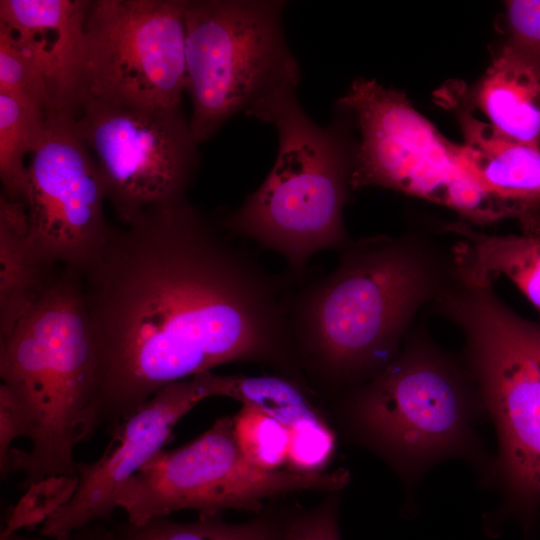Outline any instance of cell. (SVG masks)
I'll return each mask as SVG.
<instances>
[{"label":"cell","mask_w":540,"mask_h":540,"mask_svg":"<svg viewBox=\"0 0 540 540\" xmlns=\"http://www.w3.org/2000/svg\"><path fill=\"white\" fill-rule=\"evenodd\" d=\"M186 197L112 227L81 273L98 357L79 441L111 432L168 384L233 362L300 378L284 277Z\"/></svg>","instance_id":"6da1fadb"},{"label":"cell","mask_w":540,"mask_h":540,"mask_svg":"<svg viewBox=\"0 0 540 540\" xmlns=\"http://www.w3.org/2000/svg\"><path fill=\"white\" fill-rule=\"evenodd\" d=\"M439 234L411 228L352 240L328 275L292 292L288 323L301 372L347 390L382 371L418 314L459 276L458 241L444 244Z\"/></svg>","instance_id":"7a4b0ae2"},{"label":"cell","mask_w":540,"mask_h":540,"mask_svg":"<svg viewBox=\"0 0 540 540\" xmlns=\"http://www.w3.org/2000/svg\"><path fill=\"white\" fill-rule=\"evenodd\" d=\"M429 309L463 335L461 357L496 429L493 472L506 511L529 526L540 508V323L510 308L492 278L468 270Z\"/></svg>","instance_id":"3957f363"},{"label":"cell","mask_w":540,"mask_h":540,"mask_svg":"<svg viewBox=\"0 0 540 540\" xmlns=\"http://www.w3.org/2000/svg\"><path fill=\"white\" fill-rule=\"evenodd\" d=\"M277 129L275 163L259 188L219 221L231 235L280 254L291 275L303 277L316 253L347 247L343 209L350 197L355 148L337 119L317 125L296 89L281 92L256 114Z\"/></svg>","instance_id":"277c9868"},{"label":"cell","mask_w":540,"mask_h":540,"mask_svg":"<svg viewBox=\"0 0 540 540\" xmlns=\"http://www.w3.org/2000/svg\"><path fill=\"white\" fill-rule=\"evenodd\" d=\"M344 404L356 436L408 481L443 459L478 456L474 424L485 412L478 389L423 318L382 371L345 390Z\"/></svg>","instance_id":"5b68a950"},{"label":"cell","mask_w":540,"mask_h":540,"mask_svg":"<svg viewBox=\"0 0 540 540\" xmlns=\"http://www.w3.org/2000/svg\"><path fill=\"white\" fill-rule=\"evenodd\" d=\"M276 0H185L186 91L195 140H208L236 113L255 114L296 89L300 67Z\"/></svg>","instance_id":"8992f818"},{"label":"cell","mask_w":540,"mask_h":540,"mask_svg":"<svg viewBox=\"0 0 540 540\" xmlns=\"http://www.w3.org/2000/svg\"><path fill=\"white\" fill-rule=\"evenodd\" d=\"M360 132L351 189L381 187L446 206L471 225L509 218L471 173L462 146L446 139L406 95L358 78L338 100Z\"/></svg>","instance_id":"52a82bcc"},{"label":"cell","mask_w":540,"mask_h":540,"mask_svg":"<svg viewBox=\"0 0 540 540\" xmlns=\"http://www.w3.org/2000/svg\"><path fill=\"white\" fill-rule=\"evenodd\" d=\"M349 480L347 471L301 474L264 470L242 454L233 417L222 416L190 443L156 453L115 496L127 522L140 526L173 512L194 510L214 517L227 509L260 511L273 496L314 490L334 492Z\"/></svg>","instance_id":"ba28073f"},{"label":"cell","mask_w":540,"mask_h":540,"mask_svg":"<svg viewBox=\"0 0 540 540\" xmlns=\"http://www.w3.org/2000/svg\"><path fill=\"white\" fill-rule=\"evenodd\" d=\"M184 4L89 1L80 102L90 97L133 109H180L186 90Z\"/></svg>","instance_id":"9c48e42d"},{"label":"cell","mask_w":540,"mask_h":540,"mask_svg":"<svg viewBox=\"0 0 540 540\" xmlns=\"http://www.w3.org/2000/svg\"><path fill=\"white\" fill-rule=\"evenodd\" d=\"M74 122L124 225L146 209L186 197L199 143L181 108L141 110L85 97Z\"/></svg>","instance_id":"30bf717a"},{"label":"cell","mask_w":540,"mask_h":540,"mask_svg":"<svg viewBox=\"0 0 540 540\" xmlns=\"http://www.w3.org/2000/svg\"><path fill=\"white\" fill-rule=\"evenodd\" d=\"M43 340L47 400L30 450L12 448L10 473L27 487L51 477H75L73 449L97 385L98 357L81 274L62 266L31 306Z\"/></svg>","instance_id":"8fae6325"},{"label":"cell","mask_w":540,"mask_h":540,"mask_svg":"<svg viewBox=\"0 0 540 540\" xmlns=\"http://www.w3.org/2000/svg\"><path fill=\"white\" fill-rule=\"evenodd\" d=\"M106 187L75 127L74 114L51 111L27 165L30 243L44 265L80 274L106 245L112 227L104 216Z\"/></svg>","instance_id":"7c38bea8"},{"label":"cell","mask_w":540,"mask_h":540,"mask_svg":"<svg viewBox=\"0 0 540 540\" xmlns=\"http://www.w3.org/2000/svg\"><path fill=\"white\" fill-rule=\"evenodd\" d=\"M224 395L225 376L212 371L160 389L110 432L112 440L98 460L78 463L72 496L47 517L39 536L65 540L86 526L110 520L119 488L162 450L176 423L199 402Z\"/></svg>","instance_id":"4fadbf2b"},{"label":"cell","mask_w":540,"mask_h":540,"mask_svg":"<svg viewBox=\"0 0 540 540\" xmlns=\"http://www.w3.org/2000/svg\"><path fill=\"white\" fill-rule=\"evenodd\" d=\"M88 4L83 0H0V23L44 74L50 112L74 113L79 106Z\"/></svg>","instance_id":"5bb4252c"},{"label":"cell","mask_w":540,"mask_h":540,"mask_svg":"<svg viewBox=\"0 0 540 540\" xmlns=\"http://www.w3.org/2000/svg\"><path fill=\"white\" fill-rule=\"evenodd\" d=\"M440 98L456 108L463 155L475 179L519 223L521 234L540 238V147L509 140L477 119L462 89H446Z\"/></svg>","instance_id":"9a60e30c"},{"label":"cell","mask_w":540,"mask_h":540,"mask_svg":"<svg viewBox=\"0 0 540 540\" xmlns=\"http://www.w3.org/2000/svg\"><path fill=\"white\" fill-rule=\"evenodd\" d=\"M475 101L498 134L540 147V75L508 46L480 79Z\"/></svg>","instance_id":"2e32d148"},{"label":"cell","mask_w":540,"mask_h":540,"mask_svg":"<svg viewBox=\"0 0 540 540\" xmlns=\"http://www.w3.org/2000/svg\"><path fill=\"white\" fill-rule=\"evenodd\" d=\"M54 271L33 253L26 205L1 194L0 338L29 310Z\"/></svg>","instance_id":"e0dca14e"},{"label":"cell","mask_w":540,"mask_h":540,"mask_svg":"<svg viewBox=\"0 0 540 540\" xmlns=\"http://www.w3.org/2000/svg\"><path fill=\"white\" fill-rule=\"evenodd\" d=\"M439 230L458 237L468 267L492 279L507 277L540 314V238L489 234L463 220L443 222Z\"/></svg>","instance_id":"ac0fdd59"},{"label":"cell","mask_w":540,"mask_h":540,"mask_svg":"<svg viewBox=\"0 0 540 540\" xmlns=\"http://www.w3.org/2000/svg\"><path fill=\"white\" fill-rule=\"evenodd\" d=\"M46 114L23 101L0 92V179L8 199L26 205L25 157L38 144Z\"/></svg>","instance_id":"d6986e66"},{"label":"cell","mask_w":540,"mask_h":540,"mask_svg":"<svg viewBox=\"0 0 540 540\" xmlns=\"http://www.w3.org/2000/svg\"><path fill=\"white\" fill-rule=\"evenodd\" d=\"M112 532L114 540H283L284 527L265 516L242 523H228L219 516L189 523L157 517L140 526L126 522Z\"/></svg>","instance_id":"ffe728a7"},{"label":"cell","mask_w":540,"mask_h":540,"mask_svg":"<svg viewBox=\"0 0 540 540\" xmlns=\"http://www.w3.org/2000/svg\"><path fill=\"white\" fill-rule=\"evenodd\" d=\"M228 397L260 408L281 423L288 435L321 419L299 383L288 377L230 375Z\"/></svg>","instance_id":"44dd1931"},{"label":"cell","mask_w":540,"mask_h":540,"mask_svg":"<svg viewBox=\"0 0 540 540\" xmlns=\"http://www.w3.org/2000/svg\"><path fill=\"white\" fill-rule=\"evenodd\" d=\"M234 436L245 458L264 470L286 465L288 430L260 408L242 403L233 417Z\"/></svg>","instance_id":"7402d4cb"},{"label":"cell","mask_w":540,"mask_h":540,"mask_svg":"<svg viewBox=\"0 0 540 540\" xmlns=\"http://www.w3.org/2000/svg\"><path fill=\"white\" fill-rule=\"evenodd\" d=\"M0 92L43 111L51 110V98L37 61L0 23Z\"/></svg>","instance_id":"603a6c76"},{"label":"cell","mask_w":540,"mask_h":540,"mask_svg":"<svg viewBox=\"0 0 540 540\" xmlns=\"http://www.w3.org/2000/svg\"><path fill=\"white\" fill-rule=\"evenodd\" d=\"M335 449V437L329 426L317 420L289 434L287 470L301 474L324 472Z\"/></svg>","instance_id":"cb8c5ba5"},{"label":"cell","mask_w":540,"mask_h":540,"mask_svg":"<svg viewBox=\"0 0 540 540\" xmlns=\"http://www.w3.org/2000/svg\"><path fill=\"white\" fill-rule=\"evenodd\" d=\"M506 8L510 32L506 46L540 75V0L507 1Z\"/></svg>","instance_id":"d4e9b609"},{"label":"cell","mask_w":540,"mask_h":540,"mask_svg":"<svg viewBox=\"0 0 540 540\" xmlns=\"http://www.w3.org/2000/svg\"><path fill=\"white\" fill-rule=\"evenodd\" d=\"M283 540H340L335 499L288 521Z\"/></svg>","instance_id":"484cf974"},{"label":"cell","mask_w":540,"mask_h":540,"mask_svg":"<svg viewBox=\"0 0 540 540\" xmlns=\"http://www.w3.org/2000/svg\"><path fill=\"white\" fill-rule=\"evenodd\" d=\"M31 423L16 397L3 384L0 386V472L3 479L10 475L9 454L12 442L20 436L30 438Z\"/></svg>","instance_id":"4316f807"},{"label":"cell","mask_w":540,"mask_h":540,"mask_svg":"<svg viewBox=\"0 0 540 540\" xmlns=\"http://www.w3.org/2000/svg\"><path fill=\"white\" fill-rule=\"evenodd\" d=\"M9 540H50L43 538L41 536L36 537H26L19 536L14 534ZM65 540H114L112 529H107L102 525H99V522L93 523L89 526H86Z\"/></svg>","instance_id":"83f0119b"}]
</instances>
